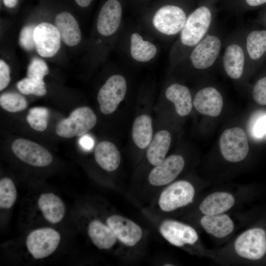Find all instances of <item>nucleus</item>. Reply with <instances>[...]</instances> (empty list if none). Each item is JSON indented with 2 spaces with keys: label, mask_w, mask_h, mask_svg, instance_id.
<instances>
[{
  "label": "nucleus",
  "mask_w": 266,
  "mask_h": 266,
  "mask_svg": "<svg viewBox=\"0 0 266 266\" xmlns=\"http://www.w3.org/2000/svg\"><path fill=\"white\" fill-rule=\"evenodd\" d=\"M11 149L18 159L34 166H46L53 161L52 156L47 150L31 140L16 139L12 144Z\"/></svg>",
  "instance_id": "nucleus-8"
},
{
  "label": "nucleus",
  "mask_w": 266,
  "mask_h": 266,
  "mask_svg": "<svg viewBox=\"0 0 266 266\" xmlns=\"http://www.w3.org/2000/svg\"><path fill=\"white\" fill-rule=\"evenodd\" d=\"M221 48L219 39L207 35L198 43L192 51L190 59L193 66L198 69H205L211 66L218 57Z\"/></svg>",
  "instance_id": "nucleus-14"
},
{
  "label": "nucleus",
  "mask_w": 266,
  "mask_h": 266,
  "mask_svg": "<svg viewBox=\"0 0 266 266\" xmlns=\"http://www.w3.org/2000/svg\"><path fill=\"white\" fill-rule=\"evenodd\" d=\"M194 195L195 189L190 183L178 181L170 184L162 192L158 204L163 211H172L192 202Z\"/></svg>",
  "instance_id": "nucleus-6"
},
{
  "label": "nucleus",
  "mask_w": 266,
  "mask_h": 266,
  "mask_svg": "<svg viewBox=\"0 0 266 266\" xmlns=\"http://www.w3.org/2000/svg\"><path fill=\"white\" fill-rule=\"evenodd\" d=\"M219 146L223 157L233 163L242 161L249 152L247 135L244 130L239 127L224 131L220 138Z\"/></svg>",
  "instance_id": "nucleus-3"
},
{
  "label": "nucleus",
  "mask_w": 266,
  "mask_h": 266,
  "mask_svg": "<svg viewBox=\"0 0 266 266\" xmlns=\"http://www.w3.org/2000/svg\"><path fill=\"white\" fill-rule=\"evenodd\" d=\"M37 205L44 218L52 224L59 223L65 216V205L63 200L53 193L41 194Z\"/></svg>",
  "instance_id": "nucleus-18"
},
{
  "label": "nucleus",
  "mask_w": 266,
  "mask_h": 266,
  "mask_svg": "<svg viewBox=\"0 0 266 266\" xmlns=\"http://www.w3.org/2000/svg\"><path fill=\"white\" fill-rule=\"evenodd\" d=\"M87 233L93 243L100 250L112 248L117 239L109 227L97 219L93 220L89 223Z\"/></svg>",
  "instance_id": "nucleus-19"
},
{
  "label": "nucleus",
  "mask_w": 266,
  "mask_h": 266,
  "mask_svg": "<svg viewBox=\"0 0 266 266\" xmlns=\"http://www.w3.org/2000/svg\"><path fill=\"white\" fill-rule=\"evenodd\" d=\"M251 136L262 139L266 136V111H259L251 118L250 125Z\"/></svg>",
  "instance_id": "nucleus-33"
},
{
  "label": "nucleus",
  "mask_w": 266,
  "mask_h": 266,
  "mask_svg": "<svg viewBox=\"0 0 266 266\" xmlns=\"http://www.w3.org/2000/svg\"><path fill=\"white\" fill-rule=\"evenodd\" d=\"M248 4L252 6H256L266 3V0H246Z\"/></svg>",
  "instance_id": "nucleus-39"
},
{
  "label": "nucleus",
  "mask_w": 266,
  "mask_h": 266,
  "mask_svg": "<svg viewBox=\"0 0 266 266\" xmlns=\"http://www.w3.org/2000/svg\"><path fill=\"white\" fill-rule=\"evenodd\" d=\"M127 91L125 78L118 74L110 76L100 89L97 99L101 112L110 114L117 108Z\"/></svg>",
  "instance_id": "nucleus-5"
},
{
  "label": "nucleus",
  "mask_w": 266,
  "mask_h": 266,
  "mask_svg": "<svg viewBox=\"0 0 266 266\" xmlns=\"http://www.w3.org/2000/svg\"><path fill=\"white\" fill-rule=\"evenodd\" d=\"M49 117L48 109L43 107H34L29 110L26 120L33 129L42 132L47 127Z\"/></svg>",
  "instance_id": "nucleus-31"
},
{
  "label": "nucleus",
  "mask_w": 266,
  "mask_h": 266,
  "mask_svg": "<svg viewBox=\"0 0 266 266\" xmlns=\"http://www.w3.org/2000/svg\"><path fill=\"white\" fill-rule=\"evenodd\" d=\"M253 98L258 104L266 105V76L260 79L252 91Z\"/></svg>",
  "instance_id": "nucleus-36"
},
{
  "label": "nucleus",
  "mask_w": 266,
  "mask_h": 266,
  "mask_svg": "<svg viewBox=\"0 0 266 266\" xmlns=\"http://www.w3.org/2000/svg\"><path fill=\"white\" fill-rule=\"evenodd\" d=\"M122 7L118 0H108L102 6L97 22L99 33L105 36L114 34L121 20Z\"/></svg>",
  "instance_id": "nucleus-15"
},
{
  "label": "nucleus",
  "mask_w": 266,
  "mask_h": 266,
  "mask_svg": "<svg viewBox=\"0 0 266 266\" xmlns=\"http://www.w3.org/2000/svg\"><path fill=\"white\" fill-rule=\"evenodd\" d=\"M5 6L8 8H13L15 7L17 3L18 0H2Z\"/></svg>",
  "instance_id": "nucleus-40"
},
{
  "label": "nucleus",
  "mask_w": 266,
  "mask_h": 266,
  "mask_svg": "<svg viewBox=\"0 0 266 266\" xmlns=\"http://www.w3.org/2000/svg\"><path fill=\"white\" fill-rule=\"evenodd\" d=\"M186 21L184 11L175 5H166L155 13L153 18L154 27L166 35H174L182 30Z\"/></svg>",
  "instance_id": "nucleus-10"
},
{
  "label": "nucleus",
  "mask_w": 266,
  "mask_h": 266,
  "mask_svg": "<svg viewBox=\"0 0 266 266\" xmlns=\"http://www.w3.org/2000/svg\"><path fill=\"white\" fill-rule=\"evenodd\" d=\"M10 68L3 60H0V91L5 89L10 81Z\"/></svg>",
  "instance_id": "nucleus-37"
},
{
  "label": "nucleus",
  "mask_w": 266,
  "mask_h": 266,
  "mask_svg": "<svg viewBox=\"0 0 266 266\" xmlns=\"http://www.w3.org/2000/svg\"><path fill=\"white\" fill-rule=\"evenodd\" d=\"M55 26L58 30L61 39L68 46H75L81 40V32L78 22L68 12H62L55 18Z\"/></svg>",
  "instance_id": "nucleus-17"
},
{
  "label": "nucleus",
  "mask_w": 266,
  "mask_h": 266,
  "mask_svg": "<svg viewBox=\"0 0 266 266\" xmlns=\"http://www.w3.org/2000/svg\"><path fill=\"white\" fill-rule=\"evenodd\" d=\"M61 241V235L51 228H41L31 232L26 238L27 250L35 259H42L53 254Z\"/></svg>",
  "instance_id": "nucleus-2"
},
{
  "label": "nucleus",
  "mask_w": 266,
  "mask_h": 266,
  "mask_svg": "<svg viewBox=\"0 0 266 266\" xmlns=\"http://www.w3.org/2000/svg\"><path fill=\"white\" fill-rule=\"evenodd\" d=\"M246 40L247 52L252 59L258 60L266 52V31H253Z\"/></svg>",
  "instance_id": "nucleus-28"
},
{
  "label": "nucleus",
  "mask_w": 266,
  "mask_h": 266,
  "mask_svg": "<svg viewBox=\"0 0 266 266\" xmlns=\"http://www.w3.org/2000/svg\"><path fill=\"white\" fill-rule=\"evenodd\" d=\"M184 165V160L181 156H169L152 169L148 176L149 183L155 186L171 183L182 171Z\"/></svg>",
  "instance_id": "nucleus-12"
},
{
  "label": "nucleus",
  "mask_w": 266,
  "mask_h": 266,
  "mask_svg": "<svg viewBox=\"0 0 266 266\" xmlns=\"http://www.w3.org/2000/svg\"><path fill=\"white\" fill-rule=\"evenodd\" d=\"M171 135L166 130L158 132L150 142L146 156L149 162L157 166L165 159L171 143Z\"/></svg>",
  "instance_id": "nucleus-23"
},
{
  "label": "nucleus",
  "mask_w": 266,
  "mask_h": 266,
  "mask_svg": "<svg viewBox=\"0 0 266 266\" xmlns=\"http://www.w3.org/2000/svg\"><path fill=\"white\" fill-rule=\"evenodd\" d=\"M106 222L117 239L126 246H133L142 238L141 227L127 218L114 214L108 217Z\"/></svg>",
  "instance_id": "nucleus-11"
},
{
  "label": "nucleus",
  "mask_w": 266,
  "mask_h": 266,
  "mask_svg": "<svg viewBox=\"0 0 266 266\" xmlns=\"http://www.w3.org/2000/svg\"><path fill=\"white\" fill-rule=\"evenodd\" d=\"M165 95L172 102L177 113L181 116L188 115L192 109V97L188 88L179 84H173L166 90Z\"/></svg>",
  "instance_id": "nucleus-22"
},
{
  "label": "nucleus",
  "mask_w": 266,
  "mask_h": 266,
  "mask_svg": "<svg viewBox=\"0 0 266 266\" xmlns=\"http://www.w3.org/2000/svg\"><path fill=\"white\" fill-rule=\"evenodd\" d=\"M159 231L168 242L178 247L185 244H193L198 239V234L192 227L174 220L164 221Z\"/></svg>",
  "instance_id": "nucleus-13"
},
{
  "label": "nucleus",
  "mask_w": 266,
  "mask_h": 266,
  "mask_svg": "<svg viewBox=\"0 0 266 266\" xmlns=\"http://www.w3.org/2000/svg\"><path fill=\"white\" fill-rule=\"evenodd\" d=\"M76 3L82 7H86L89 6L92 0H75Z\"/></svg>",
  "instance_id": "nucleus-41"
},
{
  "label": "nucleus",
  "mask_w": 266,
  "mask_h": 266,
  "mask_svg": "<svg viewBox=\"0 0 266 266\" xmlns=\"http://www.w3.org/2000/svg\"><path fill=\"white\" fill-rule=\"evenodd\" d=\"M236 253L250 260H259L266 253V233L261 228L248 230L236 239L234 243Z\"/></svg>",
  "instance_id": "nucleus-7"
},
{
  "label": "nucleus",
  "mask_w": 266,
  "mask_h": 266,
  "mask_svg": "<svg viewBox=\"0 0 266 266\" xmlns=\"http://www.w3.org/2000/svg\"><path fill=\"white\" fill-rule=\"evenodd\" d=\"M97 164L104 170L112 171L116 169L121 162V155L113 143L103 141L97 145L94 152Z\"/></svg>",
  "instance_id": "nucleus-20"
},
{
  "label": "nucleus",
  "mask_w": 266,
  "mask_h": 266,
  "mask_svg": "<svg viewBox=\"0 0 266 266\" xmlns=\"http://www.w3.org/2000/svg\"><path fill=\"white\" fill-rule=\"evenodd\" d=\"M152 134V122L149 116L142 114L135 119L132 128V137L138 147L145 149L148 146Z\"/></svg>",
  "instance_id": "nucleus-26"
},
{
  "label": "nucleus",
  "mask_w": 266,
  "mask_h": 266,
  "mask_svg": "<svg viewBox=\"0 0 266 266\" xmlns=\"http://www.w3.org/2000/svg\"><path fill=\"white\" fill-rule=\"evenodd\" d=\"M80 145L85 150H89L92 149L94 145V141L92 137L88 134H83L79 139Z\"/></svg>",
  "instance_id": "nucleus-38"
},
{
  "label": "nucleus",
  "mask_w": 266,
  "mask_h": 266,
  "mask_svg": "<svg viewBox=\"0 0 266 266\" xmlns=\"http://www.w3.org/2000/svg\"><path fill=\"white\" fill-rule=\"evenodd\" d=\"M157 47L148 41L143 40L137 33L131 37V54L132 58L138 62H145L152 59L157 53Z\"/></svg>",
  "instance_id": "nucleus-27"
},
{
  "label": "nucleus",
  "mask_w": 266,
  "mask_h": 266,
  "mask_svg": "<svg viewBox=\"0 0 266 266\" xmlns=\"http://www.w3.org/2000/svg\"><path fill=\"white\" fill-rule=\"evenodd\" d=\"M211 21V13L205 6L193 11L186 19L181 33V40L185 45L193 46L200 41L207 32Z\"/></svg>",
  "instance_id": "nucleus-4"
},
{
  "label": "nucleus",
  "mask_w": 266,
  "mask_h": 266,
  "mask_svg": "<svg viewBox=\"0 0 266 266\" xmlns=\"http://www.w3.org/2000/svg\"><path fill=\"white\" fill-rule=\"evenodd\" d=\"M200 223L206 232L218 237H224L233 231L234 226L232 220L226 214H219L204 215Z\"/></svg>",
  "instance_id": "nucleus-25"
},
{
  "label": "nucleus",
  "mask_w": 266,
  "mask_h": 266,
  "mask_svg": "<svg viewBox=\"0 0 266 266\" xmlns=\"http://www.w3.org/2000/svg\"><path fill=\"white\" fill-rule=\"evenodd\" d=\"M234 203V199L231 194L215 192L203 200L200 205V209L205 215H217L228 211Z\"/></svg>",
  "instance_id": "nucleus-21"
},
{
  "label": "nucleus",
  "mask_w": 266,
  "mask_h": 266,
  "mask_svg": "<svg viewBox=\"0 0 266 266\" xmlns=\"http://www.w3.org/2000/svg\"><path fill=\"white\" fill-rule=\"evenodd\" d=\"M49 72V68L46 63L42 59L34 58L28 67L27 76L33 79L43 81L44 77Z\"/></svg>",
  "instance_id": "nucleus-34"
},
{
  "label": "nucleus",
  "mask_w": 266,
  "mask_h": 266,
  "mask_svg": "<svg viewBox=\"0 0 266 266\" xmlns=\"http://www.w3.org/2000/svg\"><path fill=\"white\" fill-rule=\"evenodd\" d=\"M0 105L5 110L17 112L24 110L28 105L26 99L16 92H6L0 97Z\"/></svg>",
  "instance_id": "nucleus-30"
},
{
  "label": "nucleus",
  "mask_w": 266,
  "mask_h": 266,
  "mask_svg": "<svg viewBox=\"0 0 266 266\" xmlns=\"http://www.w3.org/2000/svg\"><path fill=\"white\" fill-rule=\"evenodd\" d=\"M35 26L30 25L25 26L21 31L19 43L25 50L31 51L35 48L33 32Z\"/></svg>",
  "instance_id": "nucleus-35"
},
{
  "label": "nucleus",
  "mask_w": 266,
  "mask_h": 266,
  "mask_svg": "<svg viewBox=\"0 0 266 266\" xmlns=\"http://www.w3.org/2000/svg\"><path fill=\"white\" fill-rule=\"evenodd\" d=\"M97 117L93 110L87 106L77 108L69 116L57 125L56 133L64 138L82 136L92 129L97 123Z\"/></svg>",
  "instance_id": "nucleus-1"
},
{
  "label": "nucleus",
  "mask_w": 266,
  "mask_h": 266,
  "mask_svg": "<svg viewBox=\"0 0 266 266\" xmlns=\"http://www.w3.org/2000/svg\"><path fill=\"white\" fill-rule=\"evenodd\" d=\"M193 105L200 113L216 117L222 112L223 100L221 94L213 87H206L200 90L196 95Z\"/></svg>",
  "instance_id": "nucleus-16"
},
{
  "label": "nucleus",
  "mask_w": 266,
  "mask_h": 266,
  "mask_svg": "<svg viewBox=\"0 0 266 266\" xmlns=\"http://www.w3.org/2000/svg\"><path fill=\"white\" fill-rule=\"evenodd\" d=\"M245 57L241 47L237 44H231L226 49L223 65L228 75L234 79L239 78L243 72Z\"/></svg>",
  "instance_id": "nucleus-24"
},
{
  "label": "nucleus",
  "mask_w": 266,
  "mask_h": 266,
  "mask_svg": "<svg viewBox=\"0 0 266 266\" xmlns=\"http://www.w3.org/2000/svg\"><path fill=\"white\" fill-rule=\"evenodd\" d=\"M17 197V192L13 181L4 177L0 180V207L6 209L10 208Z\"/></svg>",
  "instance_id": "nucleus-29"
},
{
  "label": "nucleus",
  "mask_w": 266,
  "mask_h": 266,
  "mask_svg": "<svg viewBox=\"0 0 266 266\" xmlns=\"http://www.w3.org/2000/svg\"><path fill=\"white\" fill-rule=\"evenodd\" d=\"M33 38L35 48L41 57H52L60 50V33L56 27L50 23L41 22L37 25L34 28Z\"/></svg>",
  "instance_id": "nucleus-9"
},
{
  "label": "nucleus",
  "mask_w": 266,
  "mask_h": 266,
  "mask_svg": "<svg viewBox=\"0 0 266 266\" xmlns=\"http://www.w3.org/2000/svg\"><path fill=\"white\" fill-rule=\"evenodd\" d=\"M16 86L19 92L24 95L43 96L47 92L44 81H37L28 77L18 81Z\"/></svg>",
  "instance_id": "nucleus-32"
}]
</instances>
